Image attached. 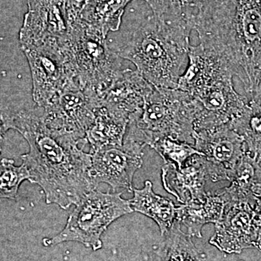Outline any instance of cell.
Here are the masks:
<instances>
[{"label":"cell","instance_id":"obj_13","mask_svg":"<svg viewBox=\"0 0 261 261\" xmlns=\"http://www.w3.org/2000/svg\"><path fill=\"white\" fill-rule=\"evenodd\" d=\"M91 154V153H90ZM92 154L89 177L94 187L100 183L111 187L113 191H133L134 176L143 163V149L124 145L96 151Z\"/></svg>","mask_w":261,"mask_h":261},{"label":"cell","instance_id":"obj_25","mask_svg":"<svg viewBox=\"0 0 261 261\" xmlns=\"http://www.w3.org/2000/svg\"><path fill=\"white\" fill-rule=\"evenodd\" d=\"M249 99H252L261 105V73L255 83L251 96Z\"/></svg>","mask_w":261,"mask_h":261},{"label":"cell","instance_id":"obj_15","mask_svg":"<svg viewBox=\"0 0 261 261\" xmlns=\"http://www.w3.org/2000/svg\"><path fill=\"white\" fill-rule=\"evenodd\" d=\"M154 87L137 70L124 69L102 98L101 106L127 122L140 114Z\"/></svg>","mask_w":261,"mask_h":261},{"label":"cell","instance_id":"obj_22","mask_svg":"<svg viewBox=\"0 0 261 261\" xmlns=\"http://www.w3.org/2000/svg\"><path fill=\"white\" fill-rule=\"evenodd\" d=\"M163 237L165 240L161 249L163 261H205L192 243V237L184 232L176 220Z\"/></svg>","mask_w":261,"mask_h":261},{"label":"cell","instance_id":"obj_10","mask_svg":"<svg viewBox=\"0 0 261 261\" xmlns=\"http://www.w3.org/2000/svg\"><path fill=\"white\" fill-rule=\"evenodd\" d=\"M193 137L194 146L205 158L209 179L229 181L246 152L243 137L229 125L195 132Z\"/></svg>","mask_w":261,"mask_h":261},{"label":"cell","instance_id":"obj_6","mask_svg":"<svg viewBox=\"0 0 261 261\" xmlns=\"http://www.w3.org/2000/svg\"><path fill=\"white\" fill-rule=\"evenodd\" d=\"M122 192L104 193L94 190L89 192L70 213L65 228L51 239H44L45 246L65 242L83 244L94 251L102 246L101 236L117 219L134 212L129 200Z\"/></svg>","mask_w":261,"mask_h":261},{"label":"cell","instance_id":"obj_9","mask_svg":"<svg viewBox=\"0 0 261 261\" xmlns=\"http://www.w3.org/2000/svg\"><path fill=\"white\" fill-rule=\"evenodd\" d=\"M100 105L99 99L71 80L41 112L44 123L51 130L71 136L87 145L86 134Z\"/></svg>","mask_w":261,"mask_h":261},{"label":"cell","instance_id":"obj_3","mask_svg":"<svg viewBox=\"0 0 261 261\" xmlns=\"http://www.w3.org/2000/svg\"><path fill=\"white\" fill-rule=\"evenodd\" d=\"M189 48L173 40L152 16L113 51L155 88L174 89L188 64Z\"/></svg>","mask_w":261,"mask_h":261},{"label":"cell","instance_id":"obj_4","mask_svg":"<svg viewBox=\"0 0 261 261\" xmlns=\"http://www.w3.org/2000/svg\"><path fill=\"white\" fill-rule=\"evenodd\" d=\"M194 113L190 94L177 88H155L138 116L128 122L123 144L144 149L163 137L194 145Z\"/></svg>","mask_w":261,"mask_h":261},{"label":"cell","instance_id":"obj_1","mask_svg":"<svg viewBox=\"0 0 261 261\" xmlns=\"http://www.w3.org/2000/svg\"><path fill=\"white\" fill-rule=\"evenodd\" d=\"M7 129L20 132L28 142V153L21 156L30 181L42 188L47 204L67 210L96 189L89 172L92 154L84 151L85 142L51 130L41 111L6 113Z\"/></svg>","mask_w":261,"mask_h":261},{"label":"cell","instance_id":"obj_2","mask_svg":"<svg viewBox=\"0 0 261 261\" xmlns=\"http://www.w3.org/2000/svg\"><path fill=\"white\" fill-rule=\"evenodd\" d=\"M200 44L227 62L250 97L261 73V0H200Z\"/></svg>","mask_w":261,"mask_h":261},{"label":"cell","instance_id":"obj_24","mask_svg":"<svg viewBox=\"0 0 261 261\" xmlns=\"http://www.w3.org/2000/svg\"><path fill=\"white\" fill-rule=\"evenodd\" d=\"M13 160L3 159L0 162V198L15 200L19 187L25 180L30 181V174L22 164L15 166Z\"/></svg>","mask_w":261,"mask_h":261},{"label":"cell","instance_id":"obj_20","mask_svg":"<svg viewBox=\"0 0 261 261\" xmlns=\"http://www.w3.org/2000/svg\"><path fill=\"white\" fill-rule=\"evenodd\" d=\"M128 122L113 116L103 106L96 109L95 118L86 134L89 153L110 147H121Z\"/></svg>","mask_w":261,"mask_h":261},{"label":"cell","instance_id":"obj_19","mask_svg":"<svg viewBox=\"0 0 261 261\" xmlns=\"http://www.w3.org/2000/svg\"><path fill=\"white\" fill-rule=\"evenodd\" d=\"M132 0H87L81 9V21L107 37L121 27L125 8Z\"/></svg>","mask_w":261,"mask_h":261},{"label":"cell","instance_id":"obj_26","mask_svg":"<svg viewBox=\"0 0 261 261\" xmlns=\"http://www.w3.org/2000/svg\"><path fill=\"white\" fill-rule=\"evenodd\" d=\"M8 130L6 127V120H5V113L0 111V152H1V142L3 139L5 132Z\"/></svg>","mask_w":261,"mask_h":261},{"label":"cell","instance_id":"obj_14","mask_svg":"<svg viewBox=\"0 0 261 261\" xmlns=\"http://www.w3.org/2000/svg\"><path fill=\"white\" fill-rule=\"evenodd\" d=\"M161 178L165 190L181 204L199 203L207 197L205 186L208 173L202 154L192 156L181 168L166 163L161 168Z\"/></svg>","mask_w":261,"mask_h":261},{"label":"cell","instance_id":"obj_23","mask_svg":"<svg viewBox=\"0 0 261 261\" xmlns=\"http://www.w3.org/2000/svg\"><path fill=\"white\" fill-rule=\"evenodd\" d=\"M166 163H173L178 168L185 166L187 160L195 154H202L195 146L172 137H163L154 141L150 146Z\"/></svg>","mask_w":261,"mask_h":261},{"label":"cell","instance_id":"obj_17","mask_svg":"<svg viewBox=\"0 0 261 261\" xmlns=\"http://www.w3.org/2000/svg\"><path fill=\"white\" fill-rule=\"evenodd\" d=\"M232 197L227 188L216 190L214 194L207 192L204 202L181 204L176 207V221L185 226L191 237L202 238V228L207 224H216L222 219Z\"/></svg>","mask_w":261,"mask_h":261},{"label":"cell","instance_id":"obj_8","mask_svg":"<svg viewBox=\"0 0 261 261\" xmlns=\"http://www.w3.org/2000/svg\"><path fill=\"white\" fill-rule=\"evenodd\" d=\"M233 72L224 69L201 80L190 92L195 132L229 125L247 106L249 98L233 85Z\"/></svg>","mask_w":261,"mask_h":261},{"label":"cell","instance_id":"obj_11","mask_svg":"<svg viewBox=\"0 0 261 261\" xmlns=\"http://www.w3.org/2000/svg\"><path fill=\"white\" fill-rule=\"evenodd\" d=\"M22 49L32 73L33 99L38 108L43 109L70 81L75 80L74 76L67 64L64 51L42 47Z\"/></svg>","mask_w":261,"mask_h":261},{"label":"cell","instance_id":"obj_7","mask_svg":"<svg viewBox=\"0 0 261 261\" xmlns=\"http://www.w3.org/2000/svg\"><path fill=\"white\" fill-rule=\"evenodd\" d=\"M80 10L70 0H29L20 32L23 48L66 49Z\"/></svg>","mask_w":261,"mask_h":261},{"label":"cell","instance_id":"obj_16","mask_svg":"<svg viewBox=\"0 0 261 261\" xmlns=\"http://www.w3.org/2000/svg\"><path fill=\"white\" fill-rule=\"evenodd\" d=\"M200 0H148L152 16L168 35L181 45L190 47Z\"/></svg>","mask_w":261,"mask_h":261},{"label":"cell","instance_id":"obj_27","mask_svg":"<svg viewBox=\"0 0 261 261\" xmlns=\"http://www.w3.org/2000/svg\"><path fill=\"white\" fill-rule=\"evenodd\" d=\"M73 3V4L75 5L76 8L79 9H82V6H83L84 3L87 1V0H70Z\"/></svg>","mask_w":261,"mask_h":261},{"label":"cell","instance_id":"obj_28","mask_svg":"<svg viewBox=\"0 0 261 261\" xmlns=\"http://www.w3.org/2000/svg\"><path fill=\"white\" fill-rule=\"evenodd\" d=\"M144 1L147 2L148 0H144Z\"/></svg>","mask_w":261,"mask_h":261},{"label":"cell","instance_id":"obj_18","mask_svg":"<svg viewBox=\"0 0 261 261\" xmlns=\"http://www.w3.org/2000/svg\"><path fill=\"white\" fill-rule=\"evenodd\" d=\"M134 197L129 200L134 212L140 213L153 220L158 224L161 236L172 227L176 219V207L173 201L154 193L152 183L145 182L142 189L133 188Z\"/></svg>","mask_w":261,"mask_h":261},{"label":"cell","instance_id":"obj_21","mask_svg":"<svg viewBox=\"0 0 261 261\" xmlns=\"http://www.w3.org/2000/svg\"><path fill=\"white\" fill-rule=\"evenodd\" d=\"M229 126L243 137L247 152L261 166V105L249 99L247 106Z\"/></svg>","mask_w":261,"mask_h":261},{"label":"cell","instance_id":"obj_5","mask_svg":"<svg viewBox=\"0 0 261 261\" xmlns=\"http://www.w3.org/2000/svg\"><path fill=\"white\" fill-rule=\"evenodd\" d=\"M65 56L75 82L101 102L124 70L122 58L108 47L106 37L80 19L73 25Z\"/></svg>","mask_w":261,"mask_h":261},{"label":"cell","instance_id":"obj_12","mask_svg":"<svg viewBox=\"0 0 261 261\" xmlns=\"http://www.w3.org/2000/svg\"><path fill=\"white\" fill-rule=\"evenodd\" d=\"M209 243L226 253H240L247 248L261 251L254 207L246 202L231 200L222 219L215 224Z\"/></svg>","mask_w":261,"mask_h":261}]
</instances>
